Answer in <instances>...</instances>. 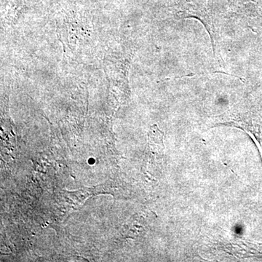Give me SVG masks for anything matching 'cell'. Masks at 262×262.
Wrapping results in <instances>:
<instances>
[{
    "instance_id": "cell-1",
    "label": "cell",
    "mask_w": 262,
    "mask_h": 262,
    "mask_svg": "<svg viewBox=\"0 0 262 262\" xmlns=\"http://www.w3.org/2000/svg\"><path fill=\"white\" fill-rule=\"evenodd\" d=\"M218 125L242 129L251 136L259 149L262 158V119L251 114L232 113Z\"/></svg>"
},
{
    "instance_id": "cell-2",
    "label": "cell",
    "mask_w": 262,
    "mask_h": 262,
    "mask_svg": "<svg viewBox=\"0 0 262 262\" xmlns=\"http://www.w3.org/2000/svg\"><path fill=\"white\" fill-rule=\"evenodd\" d=\"M163 136V133L156 125L150 127L148 133L149 146L154 152L160 153L164 149Z\"/></svg>"
}]
</instances>
